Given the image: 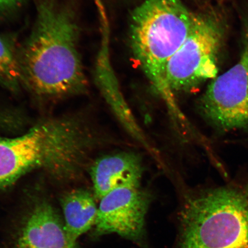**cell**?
<instances>
[{"label":"cell","mask_w":248,"mask_h":248,"mask_svg":"<svg viewBox=\"0 0 248 248\" xmlns=\"http://www.w3.org/2000/svg\"><path fill=\"white\" fill-rule=\"evenodd\" d=\"M79 28L67 6L42 0L32 32L18 55L22 83L39 97L61 98L85 91Z\"/></svg>","instance_id":"6da1fadb"},{"label":"cell","mask_w":248,"mask_h":248,"mask_svg":"<svg viewBox=\"0 0 248 248\" xmlns=\"http://www.w3.org/2000/svg\"><path fill=\"white\" fill-rule=\"evenodd\" d=\"M94 142L78 116L48 118L17 136H0V191L34 170L59 181L78 177Z\"/></svg>","instance_id":"7a4b0ae2"},{"label":"cell","mask_w":248,"mask_h":248,"mask_svg":"<svg viewBox=\"0 0 248 248\" xmlns=\"http://www.w3.org/2000/svg\"><path fill=\"white\" fill-rule=\"evenodd\" d=\"M196 16L181 0H144L132 14L133 57L170 108L175 105L166 83L167 64L187 38Z\"/></svg>","instance_id":"3957f363"},{"label":"cell","mask_w":248,"mask_h":248,"mask_svg":"<svg viewBox=\"0 0 248 248\" xmlns=\"http://www.w3.org/2000/svg\"><path fill=\"white\" fill-rule=\"evenodd\" d=\"M178 248H248V186L205 189L180 213Z\"/></svg>","instance_id":"277c9868"},{"label":"cell","mask_w":248,"mask_h":248,"mask_svg":"<svg viewBox=\"0 0 248 248\" xmlns=\"http://www.w3.org/2000/svg\"><path fill=\"white\" fill-rule=\"evenodd\" d=\"M226 30L218 12L197 14L190 33L167 64L166 80L173 95L193 91L218 76Z\"/></svg>","instance_id":"5b68a950"},{"label":"cell","mask_w":248,"mask_h":248,"mask_svg":"<svg viewBox=\"0 0 248 248\" xmlns=\"http://www.w3.org/2000/svg\"><path fill=\"white\" fill-rule=\"evenodd\" d=\"M201 116L222 133L248 129V51L239 61L211 80L198 102Z\"/></svg>","instance_id":"8992f818"},{"label":"cell","mask_w":248,"mask_h":248,"mask_svg":"<svg viewBox=\"0 0 248 248\" xmlns=\"http://www.w3.org/2000/svg\"><path fill=\"white\" fill-rule=\"evenodd\" d=\"M150 203V197L140 187L122 188L110 192L100 200L94 234L99 236L116 233L141 243Z\"/></svg>","instance_id":"52a82bcc"},{"label":"cell","mask_w":248,"mask_h":248,"mask_svg":"<svg viewBox=\"0 0 248 248\" xmlns=\"http://www.w3.org/2000/svg\"><path fill=\"white\" fill-rule=\"evenodd\" d=\"M16 244L17 248H72L76 246H71L68 240L64 222L58 210L43 198H37L31 202L21 222Z\"/></svg>","instance_id":"ba28073f"},{"label":"cell","mask_w":248,"mask_h":248,"mask_svg":"<svg viewBox=\"0 0 248 248\" xmlns=\"http://www.w3.org/2000/svg\"><path fill=\"white\" fill-rule=\"evenodd\" d=\"M101 43L96 60L95 82L102 95L114 114L133 138L146 145L144 135L130 110L111 64L109 52V27L108 19L102 18Z\"/></svg>","instance_id":"9c48e42d"},{"label":"cell","mask_w":248,"mask_h":248,"mask_svg":"<svg viewBox=\"0 0 248 248\" xmlns=\"http://www.w3.org/2000/svg\"><path fill=\"white\" fill-rule=\"evenodd\" d=\"M142 175L141 161L134 154L102 157L95 161L91 169L93 194L96 200H101L117 189L139 187Z\"/></svg>","instance_id":"30bf717a"},{"label":"cell","mask_w":248,"mask_h":248,"mask_svg":"<svg viewBox=\"0 0 248 248\" xmlns=\"http://www.w3.org/2000/svg\"><path fill=\"white\" fill-rule=\"evenodd\" d=\"M94 194L83 188L73 189L61 198L65 229L70 244L75 246L80 235L95 225L98 207Z\"/></svg>","instance_id":"8fae6325"},{"label":"cell","mask_w":248,"mask_h":248,"mask_svg":"<svg viewBox=\"0 0 248 248\" xmlns=\"http://www.w3.org/2000/svg\"><path fill=\"white\" fill-rule=\"evenodd\" d=\"M22 83L18 55L7 40L0 36V84L17 92Z\"/></svg>","instance_id":"7c38bea8"},{"label":"cell","mask_w":248,"mask_h":248,"mask_svg":"<svg viewBox=\"0 0 248 248\" xmlns=\"http://www.w3.org/2000/svg\"><path fill=\"white\" fill-rule=\"evenodd\" d=\"M24 0H0V9H8L16 7Z\"/></svg>","instance_id":"4fadbf2b"},{"label":"cell","mask_w":248,"mask_h":248,"mask_svg":"<svg viewBox=\"0 0 248 248\" xmlns=\"http://www.w3.org/2000/svg\"><path fill=\"white\" fill-rule=\"evenodd\" d=\"M244 48L248 49V19L247 20L246 27H245L244 35Z\"/></svg>","instance_id":"5bb4252c"},{"label":"cell","mask_w":248,"mask_h":248,"mask_svg":"<svg viewBox=\"0 0 248 248\" xmlns=\"http://www.w3.org/2000/svg\"><path fill=\"white\" fill-rule=\"evenodd\" d=\"M72 248H80L78 246V245H77V246H76L75 247Z\"/></svg>","instance_id":"9a60e30c"}]
</instances>
